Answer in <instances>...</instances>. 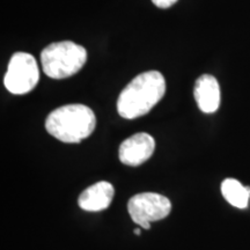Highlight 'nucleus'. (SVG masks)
Segmentation results:
<instances>
[{
  "label": "nucleus",
  "mask_w": 250,
  "mask_h": 250,
  "mask_svg": "<svg viewBox=\"0 0 250 250\" xmlns=\"http://www.w3.org/2000/svg\"><path fill=\"white\" fill-rule=\"evenodd\" d=\"M166 93V80L158 71L143 72L122 90L117 111L125 120H134L148 114Z\"/></svg>",
  "instance_id": "1"
},
{
  "label": "nucleus",
  "mask_w": 250,
  "mask_h": 250,
  "mask_svg": "<svg viewBox=\"0 0 250 250\" xmlns=\"http://www.w3.org/2000/svg\"><path fill=\"white\" fill-rule=\"evenodd\" d=\"M96 126L94 111L85 104H66L55 109L45 120L49 134L66 144H77L88 138Z\"/></svg>",
  "instance_id": "2"
},
{
  "label": "nucleus",
  "mask_w": 250,
  "mask_h": 250,
  "mask_svg": "<svg viewBox=\"0 0 250 250\" xmlns=\"http://www.w3.org/2000/svg\"><path fill=\"white\" fill-rule=\"evenodd\" d=\"M87 61V50L71 41L51 43L41 52L42 70L51 79H65L78 73Z\"/></svg>",
  "instance_id": "3"
},
{
  "label": "nucleus",
  "mask_w": 250,
  "mask_h": 250,
  "mask_svg": "<svg viewBox=\"0 0 250 250\" xmlns=\"http://www.w3.org/2000/svg\"><path fill=\"white\" fill-rule=\"evenodd\" d=\"M40 79L36 59L27 52H17L9 59L4 85L9 93L23 95L35 88Z\"/></svg>",
  "instance_id": "4"
},
{
  "label": "nucleus",
  "mask_w": 250,
  "mask_h": 250,
  "mask_svg": "<svg viewBox=\"0 0 250 250\" xmlns=\"http://www.w3.org/2000/svg\"><path fill=\"white\" fill-rule=\"evenodd\" d=\"M127 211L133 223L144 229H149L154 221L167 218L171 211V203L167 197L154 192L134 195L127 203Z\"/></svg>",
  "instance_id": "5"
},
{
  "label": "nucleus",
  "mask_w": 250,
  "mask_h": 250,
  "mask_svg": "<svg viewBox=\"0 0 250 250\" xmlns=\"http://www.w3.org/2000/svg\"><path fill=\"white\" fill-rule=\"evenodd\" d=\"M155 140L151 134L139 132L125 139L118 149V158L125 166L137 167L143 165L153 155Z\"/></svg>",
  "instance_id": "6"
},
{
  "label": "nucleus",
  "mask_w": 250,
  "mask_h": 250,
  "mask_svg": "<svg viewBox=\"0 0 250 250\" xmlns=\"http://www.w3.org/2000/svg\"><path fill=\"white\" fill-rule=\"evenodd\" d=\"M193 95L199 110L204 114H213L220 107V86L211 74H203L196 80Z\"/></svg>",
  "instance_id": "7"
},
{
  "label": "nucleus",
  "mask_w": 250,
  "mask_h": 250,
  "mask_svg": "<svg viewBox=\"0 0 250 250\" xmlns=\"http://www.w3.org/2000/svg\"><path fill=\"white\" fill-rule=\"evenodd\" d=\"M115 195V189L109 182H98L81 192L78 199L80 208L88 212H100L108 208Z\"/></svg>",
  "instance_id": "8"
},
{
  "label": "nucleus",
  "mask_w": 250,
  "mask_h": 250,
  "mask_svg": "<svg viewBox=\"0 0 250 250\" xmlns=\"http://www.w3.org/2000/svg\"><path fill=\"white\" fill-rule=\"evenodd\" d=\"M221 193L230 205L237 208H246L250 198V188L242 186L235 179H226L221 183Z\"/></svg>",
  "instance_id": "9"
},
{
  "label": "nucleus",
  "mask_w": 250,
  "mask_h": 250,
  "mask_svg": "<svg viewBox=\"0 0 250 250\" xmlns=\"http://www.w3.org/2000/svg\"><path fill=\"white\" fill-rule=\"evenodd\" d=\"M152 2L159 8H169L176 4L177 0H152Z\"/></svg>",
  "instance_id": "10"
},
{
  "label": "nucleus",
  "mask_w": 250,
  "mask_h": 250,
  "mask_svg": "<svg viewBox=\"0 0 250 250\" xmlns=\"http://www.w3.org/2000/svg\"><path fill=\"white\" fill-rule=\"evenodd\" d=\"M134 234H136V235H140V229H134Z\"/></svg>",
  "instance_id": "11"
}]
</instances>
